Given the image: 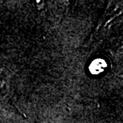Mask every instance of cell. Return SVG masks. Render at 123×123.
<instances>
[{
	"label": "cell",
	"mask_w": 123,
	"mask_h": 123,
	"mask_svg": "<svg viewBox=\"0 0 123 123\" xmlns=\"http://www.w3.org/2000/svg\"><path fill=\"white\" fill-rule=\"evenodd\" d=\"M105 67V62L103 60L97 59L94 62H93V63L90 66V70L93 74H98L100 72H102L103 70Z\"/></svg>",
	"instance_id": "6da1fadb"
}]
</instances>
